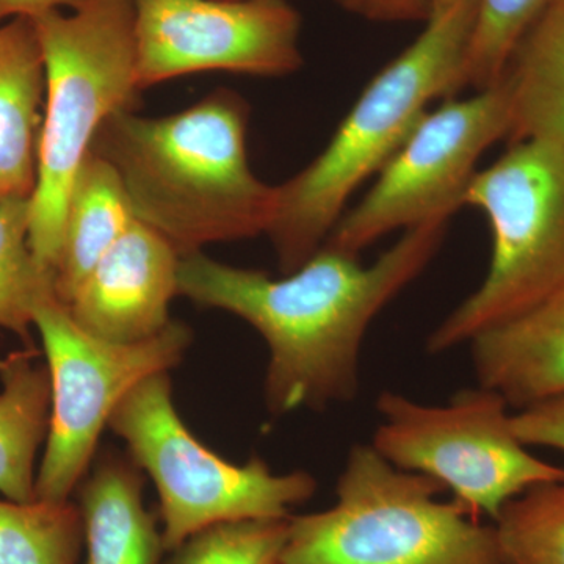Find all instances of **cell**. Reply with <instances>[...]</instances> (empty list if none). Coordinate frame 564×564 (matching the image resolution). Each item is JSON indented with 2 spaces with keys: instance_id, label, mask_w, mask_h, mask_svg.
<instances>
[{
  "instance_id": "cell-6",
  "label": "cell",
  "mask_w": 564,
  "mask_h": 564,
  "mask_svg": "<svg viewBox=\"0 0 564 564\" xmlns=\"http://www.w3.org/2000/svg\"><path fill=\"white\" fill-rule=\"evenodd\" d=\"M464 206L484 212L492 254L480 288L426 337L443 355L527 313L564 285V147L522 140L475 174Z\"/></svg>"
},
{
  "instance_id": "cell-3",
  "label": "cell",
  "mask_w": 564,
  "mask_h": 564,
  "mask_svg": "<svg viewBox=\"0 0 564 564\" xmlns=\"http://www.w3.org/2000/svg\"><path fill=\"white\" fill-rule=\"evenodd\" d=\"M474 18L475 0H445L421 35L364 88L322 154L278 185L267 236L282 273L321 250L352 193L391 161L432 102L463 90Z\"/></svg>"
},
{
  "instance_id": "cell-13",
  "label": "cell",
  "mask_w": 564,
  "mask_h": 564,
  "mask_svg": "<svg viewBox=\"0 0 564 564\" xmlns=\"http://www.w3.org/2000/svg\"><path fill=\"white\" fill-rule=\"evenodd\" d=\"M478 384L511 410L564 392V285L527 313L470 340Z\"/></svg>"
},
{
  "instance_id": "cell-20",
  "label": "cell",
  "mask_w": 564,
  "mask_h": 564,
  "mask_svg": "<svg viewBox=\"0 0 564 564\" xmlns=\"http://www.w3.org/2000/svg\"><path fill=\"white\" fill-rule=\"evenodd\" d=\"M82 541L79 505L0 499V564H77Z\"/></svg>"
},
{
  "instance_id": "cell-9",
  "label": "cell",
  "mask_w": 564,
  "mask_h": 564,
  "mask_svg": "<svg viewBox=\"0 0 564 564\" xmlns=\"http://www.w3.org/2000/svg\"><path fill=\"white\" fill-rule=\"evenodd\" d=\"M33 326L51 377V422L36 473V499L65 502L79 488L121 400L154 373L170 372L192 344L185 323L170 322L143 343L118 344L84 332L52 295Z\"/></svg>"
},
{
  "instance_id": "cell-24",
  "label": "cell",
  "mask_w": 564,
  "mask_h": 564,
  "mask_svg": "<svg viewBox=\"0 0 564 564\" xmlns=\"http://www.w3.org/2000/svg\"><path fill=\"white\" fill-rule=\"evenodd\" d=\"M516 436L527 447L554 448L564 454V392L513 414Z\"/></svg>"
},
{
  "instance_id": "cell-8",
  "label": "cell",
  "mask_w": 564,
  "mask_h": 564,
  "mask_svg": "<svg viewBox=\"0 0 564 564\" xmlns=\"http://www.w3.org/2000/svg\"><path fill=\"white\" fill-rule=\"evenodd\" d=\"M510 410L499 392L481 384L445 404L384 391L370 445L392 466L433 478L474 518L494 522L514 497L564 478V467L538 458L519 441Z\"/></svg>"
},
{
  "instance_id": "cell-17",
  "label": "cell",
  "mask_w": 564,
  "mask_h": 564,
  "mask_svg": "<svg viewBox=\"0 0 564 564\" xmlns=\"http://www.w3.org/2000/svg\"><path fill=\"white\" fill-rule=\"evenodd\" d=\"M0 494L17 502L36 499V455L51 422V377L35 350L0 359Z\"/></svg>"
},
{
  "instance_id": "cell-15",
  "label": "cell",
  "mask_w": 564,
  "mask_h": 564,
  "mask_svg": "<svg viewBox=\"0 0 564 564\" xmlns=\"http://www.w3.org/2000/svg\"><path fill=\"white\" fill-rule=\"evenodd\" d=\"M44 93L46 68L35 24L14 18L0 25V198L32 196L35 188Z\"/></svg>"
},
{
  "instance_id": "cell-10",
  "label": "cell",
  "mask_w": 564,
  "mask_h": 564,
  "mask_svg": "<svg viewBox=\"0 0 564 564\" xmlns=\"http://www.w3.org/2000/svg\"><path fill=\"white\" fill-rule=\"evenodd\" d=\"M511 128L503 79L469 98H447L426 111L378 173L364 199L344 212L325 243L359 256L388 234L451 220L464 206L477 163Z\"/></svg>"
},
{
  "instance_id": "cell-22",
  "label": "cell",
  "mask_w": 564,
  "mask_h": 564,
  "mask_svg": "<svg viewBox=\"0 0 564 564\" xmlns=\"http://www.w3.org/2000/svg\"><path fill=\"white\" fill-rule=\"evenodd\" d=\"M564 0H475V18L463 63V90H485L502 77L519 41Z\"/></svg>"
},
{
  "instance_id": "cell-11",
  "label": "cell",
  "mask_w": 564,
  "mask_h": 564,
  "mask_svg": "<svg viewBox=\"0 0 564 564\" xmlns=\"http://www.w3.org/2000/svg\"><path fill=\"white\" fill-rule=\"evenodd\" d=\"M137 85L207 70L282 77L303 65L302 17L288 0H133Z\"/></svg>"
},
{
  "instance_id": "cell-26",
  "label": "cell",
  "mask_w": 564,
  "mask_h": 564,
  "mask_svg": "<svg viewBox=\"0 0 564 564\" xmlns=\"http://www.w3.org/2000/svg\"><path fill=\"white\" fill-rule=\"evenodd\" d=\"M87 0H0V21L36 18L50 11L76 10Z\"/></svg>"
},
{
  "instance_id": "cell-18",
  "label": "cell",
  "mask_w": 564,
  "mask_h": 564,
  "mask_svg": "<svg viewBox=\"0 0 564 564\" xmlns=\"http://www.w3.org/2000/svg\"><path fill=\"white\" fill-rule=\"evenodd\" d=\"M500 79L510 90L507 140H549L564 147V2L519 41Z\"/></svg>"
},
{
  "instance_id": "cell-5",
  "label": "cell",
  "mask_w": 564,
  "mask_h": 564,
  "mask_svg": "<svg viewBox=\"0 0 564 564\" xmlns=\"http://www.w3.org/2000/svg\"><path fill=\"white\" fill-rule=\"evenodd\" d=\"M443 486L386 462L370 444L352 445L336 502L291 516L278 564H502L496 532Z\"/></svg>"
},
{
  "instance_id": "cell-1",
  "label": "cell",
  "mask_w": 564,
  "mask_h": 564,
  "mask_svg": "<svg viewBox=\"0 0 564 564\" xmlns=\"http://www.w3.org/2000/svg\"><path fill=\"white\" fill-rule=\"evenodd\" d=\"M448 220L423 223L370 265L323 243L310 261L282 278L182 256L177 292L203 307L250 323L269 347L263 400L273 417L323 411L355 400L359 355L370 323L421 276L440 251Z\"/></svg>"
},
{
  "instance_id": "cell-4",
  "label": "cell",
  "mask_w": 564,
  "mask_h": 564,
  "mask_svg": "<svg viewBox=\"0 0 564 564\" xmlns=\"http://www.w3.org/2000/svg\"><path fill=\"white\" fill-rule=\"evenodd\" d=\"M46 68V113L36 147L29 242L55 272L70 185L111 115L135 110L133 0H87L66 14L32 18Z\"/></svg>"
},
{
  "instance_id": "cell-23",
  "label": "cell",
  "mask_w": 564,
  "mask_h": 564,
  "mask_svg": "<svg viewBox=\"0 0 564 564\" xmlns=\"http://www.w3.org/2000/svg\"><path fill=\"white\" fill-rule=\"evenodd\" d=\"M289 518L225 522L192 534L169 564H278Z\"/></svg>"
},
{
  "instance_id": "cell-21",
  "label": "cell",
  "mask_w": 564,
  "mask_h": 564,
  "mask_svg": "<svg viewBox=\"0 0 564 564\" xmlns=\"http://www.w3.org/2000/svg\"><path fill=\"white\" fill-rule=\"evenodd\" d=\"M492 527L502 564H564V478L514 497Z\"/></svg>"
},
{
  "instance_id": "cell-16",
  "label": "cell",
  "mask_w": 564,
  "mask_h": 564,
  "mask_svg": "<svg viewBox=\"0 0 564 564\" xmlns=\"http://www.w3.org/2000/svg\"><path fill=\"white\" fill-rule=\"evenodd\" d=\"M135 220L117 170L88 152L70 185L61 254L55 267V293L68 304L104 254Z\"/></svg>"
},
{
  "instance_id": "cell-7",
  "label": "cell",
  "mask_w": 564,
  "mask_h": 564,
  "mask_svg": "<svg viewBox=\"0 0 564 564\" xmlns=\"http://www.w3.org/2000/svg\"><path fill=\"white\" fill-rule=\"evenodd\" d=\"M109 429L159 494L165 551L225 522L291 518L317 491L304 470L274 474L261 458L226 462L193 436L173 403L170 372L151 375L111 414Z\"/></svg>"
},
{
  "instance_id": "cell-12",
  "label": "cell",
  "mask_w": 564,
  "mask_h": 564,
  "mask_svg": "<svg viewBox=\"0 0 564 564\" xmlns=\"http://www.w3.org/2000/svg\"><path fill=\"white\" fill-rule=\"evenodd\" d=\"M180 261L172 245L135 218L65 306L91 336L143 343L172 322L170 303L180 295Z\"/></svg>"
},
{
  "instance_id": "cell-2",
  "label": "cell",
  "mask_w": 564,
  "mask_h": 564,
  "mask_svg": "<svg viewBox=\"0 0 564 564\" xmlns=\"http://www.w3.org/2000/svg\"><path fill=\"white\" fill-rule=\"evenodd\" d=\"M250 107L218 90L163 118L111 115L91 151L117 170L133 215L177 254L269 231L278 185L252 173L247 155Z\"/></svg>"
},
{
  "instance_id": "cell-19",
  "label": "cell",
  "mask_w": 564,
  "mask_h": 564,
  "mask_svg": "<svg viewBox=\"0 0 564 564\" xmlns=\"http://www.w3.org/2000/svg\"><path fill=\"white\" fill-rule=\"evenodd\" d=\"M31 196L0 198V328L31 345V326L55 293V272L36 261L31 242Z\"/></svg>"
},
{
  "instance_id": "cell-14",
  "label": "cell",
  "mask_w": 564,
  "mask_h": 564,
  "mask_svg": "<svg viewBox=\"0 0 564 564\" xmlns=\"http://www.w3.org/2000/svg\"><path fill=\"white\" fill-rule=\"evenodd\" d=\"M132 458L106 454L79 485L87 564H159L162 533L143 505V478Z\"/></svg>"
},
{
  "instance_id": "cell-25",
  "label": "cell",
  "mask_w": 564,
  "mask_h": 564,
  "mask_svg": "<svg viewBox=\"0 0 564 564\" xmlns=\"http://www.w3.org/2000/svg\"><path fill=\"white\" fill-rule=\"evenodd\" d=\"M332 2L367 21L425 22L445 0H332Z\"/></svg>"
}]
</instances>
